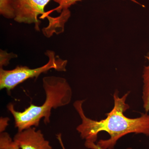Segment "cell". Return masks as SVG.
Segmentation results:
<instances>
[{
  "mask_svg": "<svg viewBox=\"0 0 149 149\" xmlns=\"http://www.w3.org/2000/svg\"><path fill=\"white\" fill-rule=\"evenodd\" d=\"M119 94L118 90L113 93V108L106 114L107 117L101 120H94L85 115L83 107L85 100H78L73 104L81 120L76 130L82 139L85 140V146L88 148L114 149L118 141L130 133L149 136L148 113H142L136 118L127 117L124 113L130 108L126 103L130 92L121 97Z\"/></svg>",
  "mask_w": 149,
  "mask_h": 149,
  "instance_id": "obj_1",
  "label": "cell"
},
{
  "mask_svg": "<svg viewBox=\"0 0 149 149\" xmlns=\"http://www.w3.org/2000/svg\"><path fill=\"white\" fill-rule=\"evenodd\" d=\"M43 87L46 100L41 105L31 104L24 111L21 112L15 110L13 104L8 105V110L13 116L15 125L18 131L38 127L42 118L46 124L49 123L52 110L65 106L72 100V89L63 77L55 76L44 77Z\"/></svg>",
  "mask_w": 149,
  "mask_h": 149,
  "instance_id": "obj_2",
  "label": "cell"
},
{
  "mask_svg": "<svg viewBox=\"0 0 149 149\" xmlns=\"http://www.w3.org/2000/svg\"><path fill=\"white\" fill-rule=\"evenodd\" d=\"M46 55L49 57L47 63L42 66L30 68L26 66H18L11 70H5L0 68V89H5L8 93L17 85L31 78L39 77L52 69L58 71H66L67 61L63 60L52 51H47Z\"/></svg>",
  "mask_w": 149,
  "mask_h": 149,
  "instance_id": "obj_3",
  "label": "cell"
},
{
  "mask_svg": "<svg viewBox=\"0 0 149 149\" xmlns=\"http://www.w3.org/2000/svg\"><path fill=\"white\" fill-rule=\"evenodd\" d=\"M51 0H13L15 21L18 23L34 24L40 30L39 15L45 17V8Z\"/></svg>",
  "mask_w": 149,
  "mask_h": 149,
  "instance_id": "obj_4",
  "label": "cell"
},
{
  "mask_svg": "<svg viewBox=\"0 0 149 149\" xmlns=\"http://www.w3.org/2000/svg\"><path fill=\"white\" fill-rule=\"evenodd\" d=\"M13 139L20 149H53L42 131L35 127L18 131Z\"/></svg>",
  "mask_w": 149,
  "mask_h": 149,
  "instance_id": "obj_5",
  "label": "cell"
},
{
  "mask_svg": "<svg viewBox=\"0 0 149 149\" xmlns=\"http://www.w3.org/2000/svg\"><path fill=\"white\" fill-rule=\"evenodd\" d=\"M148 63L144 67L142 78L143 79L142 98L143 107L146 113L149 112V51L145 56Z\"/></svg>",
  "mask_w": 149,
  "mask_h": 149,
  "instance_id": "obj_6",
  "label": "cell"
},
{
  "mask_svg": "<svg viewBox=\"0 0 149 149\" xmlns=\"http://www.w3.org/2000/svg\"><path fill=\"white\" fill-rule=\"evenodd\" d=\"M0 149H20L8 133H0Z\"/></svg>",
  "mask_w": 149,
  "mask_h": 149,
  "instance_id": "obj_7",
  "label": "cell"
},
{
  "mask_svg": "<svg viewBox=\"0 0 149 149\" xmlns=\"http://www.w3.org/2000/svg\"><path fill=\"white\" fill-rule=\"evenodd\" d=\"M0 13L6 18L14 19L13 0H0Z\"/></svg>",
  "mask_w": 149,
  "mask_h": 149,
  "instance_id": "obj_8",
  "label": "cell"
},
{
  "mask_svg": "<svg viewBox=\"0 0 149 149\" xmlns=\"http://www.w3.org/2000/svg\"><path fill=\"white\" fill-rule=\"evenodd\" d=\"M53 1L58 3L59 4L58 6L54 9V10H55L58 12H61L63 10L68 9L72 5L74 4L77 2L80 1L82 0H53ZM130 1L145 7V6L141 4L136 0H130Z\"/></svg>",
  "mask_w": 149,
  "mask_h": 149,
  "instance_id": "obj_9",
  "label": "cell"
},
{
  "mask_svg": "<svg viewBox=\"0 0 149 149\" xmlns=\"http://www.w3.org/2000/svg\"><path fill=\"white\" fill-rule=\"evenodd\" d=\"M0 123V133L4 132L8 125V122L9 118H8L1 117V118Z\"/></svg>",
  "mask_w": 149,
  "mask_h": 149,
  "instance_id": "obj_10",
  "label": "cell"
},
{
  "mask_svg": "<svg viewBox=\"0 0 149 149\" xmlns=\"http://www.w3.org/2000/svg\"><path fill=\"white\" fill-rule=\"evenodd\" d=\"M126 149H133L132 148H127Z\"/></svg>",
  "mask_w": 149,
  "mask_h": 149,
  "instance_id": "obj_11",
  "label": "cell"
}]
</instances>
